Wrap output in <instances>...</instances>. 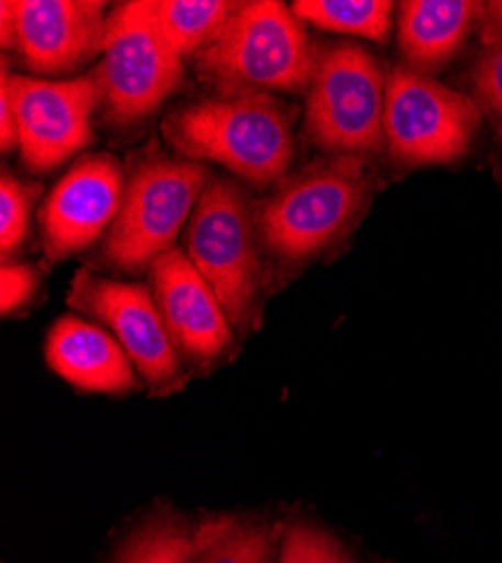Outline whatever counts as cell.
<instances>
[{"label":"cell","mask_w":502,"mask_h":563,"mask_svg":"<svg viewBox=\"0 0 502 563\" xmlns=\"http://www.w3.org/2000/svg\"><path fill=\"white\" fill-rule=\"evenodd\" d=\"M163 129L178 154L214 161L255 185L280 180L293 158L291 115L266 92H235L182 107Z\"/></svg>","instance_id":"6da1fadb"},{"label":"cell","mask_w":502,"mask_h":563,"mask_svg":"<svg viewBox=\"0 0 502 563\" xmlns=\"http://www.w3.org/2000/svg\"><path fill=\"white\" fill-rule=\"evenodd\" d=\"M199 68L225 90L298 92L309 86L315 57L293 10L276 0L239 3L221 34L199 55Z\"/></svg>","instance_id":"7a4b0ae2"},{"label":"cell","mask_w":502,"mask_h":563,"mask_svg":"<svg viewBox=\"0 0 502 563\" xmlns=\"http://www.w3.org/2000/svg\"><path fill=\"white\" fill-rule=\"evenodd\" d=\"M208 185L205 167L145 154L124 183L120 212L107 234L102 257L122 271L145 268L171 251Z\"/></svg>","instance_id":"3957f363"},{"label":"cell","mask_w":502,"mask_h":563,"mask_svg":"<svg viewBox=\"0 0 502 563\" xmlns=\"http://www.w3.org/2000/svg\"><path fill=\"white\" fill-rule=\"evenodd\" d=\"M362 169L345 156L287 180L255 214L266 246L282 260L302 262L338 240L368 197L370 180Z\"/></svg>","instance_id":"277c9868"},{"label":"cell","mask_w":502,"mask_h":563,"mask_svg":"<svg viewBox=\"0 0 502 563\" xmlns=\"http://www.w3.org/2000/svg\"><path fill=\"white\" fill-rule=\"evenodd\" d=\"M188 257L208 279L227 320L248 330L259 296V255L248 201L231 180L214 178L188 221Z\"/></svg>","instance_id":"5b68a950"},{"label":"cell","mask_w":502,"mask_h":563,"mask_svg":"<svg viewBox=\"0 0 502 563\" xmlns=\"http://www.w3.org/2000/svg\"><path fill=\"white\" fill-rule=\"evenodd\" d=\"M383 115L386 79L368 51L336 43L315 57L306 100V131L315 145L349 156L379 152Z\"/></svg>","instance_id":"8992f818"},{"label":"cell","mask_w":502,"mask_h":563,"mask_svg":"<svg viewBox=\"0 0 502 563\" xmlns=\"http://www.w3.org/2000/svg\"><path fill=\"white\" fill-rule=\"evenodd\" d=\"M96 75L102 109L120 126L149 118L180 84L182 57L156 27L147 0L120 3L111 12Z\"/></svg>","instance_id":"52a82bcc"},{"label":"cell","mask_w":502,"mask_h":563,"mask_svg":"<svg viewBox=\"0 0 502 563\" xmlns=\"http://www.w3.org/2000/svg\"><path fill=\"white\" fill-rule=\"evenodd\" d=\"M476 126L478 109L462 92L403 68L386 79L383 131L392 158L401 165L458 161Z\"/></svg>","instance_id":"ba28073f"},{"label":"cell","mask_w":502,"mask_h":563,"mask_svg":"<svg viewBox=\"0 0 502 563\" xmlns=\"http://www.w3.org/2000/svg\"><path fill=\"white\" fill-rule=\"evenodd\" d=\"M68 305L113 332L154 395H167L186 382L180 354L171 343L154 294L145 285L109 279L81 268L72 279Z\"/></svg>","instance_id":"9c48e42d"},{"label":"cell","mask_w":502,"mask_h":563,"mask_svg":"<svg viewBox=\"0 0 502 563\" xmlns=\"http://www.w3.org/2000/svg\"><path fill=\"white\" fill-rule=\"evenodd\" d=\"M16 113L19 152L27 169L51 172L93 140V113L102 107L98 75L32 79L3 70L0 81Z\"/></svg>","instance_id":"30bf717a"},{"label":"cell","mask_w":502,"mask_h":563,"mask_svg":"<svg viewBox=\"0 0 502 563\" xmlns=\"http://www.w3.org/2000/svg\"><path fill=\"white\" fill-rule=\"evenodd\" d=\"M96 0H14L0 5L3 45L38 75H64L104 53L107 16Z\"/></svg>","instance_id":"8fae6325"},{"label":"cell","mask_w":502,"mask_h":563,"mask_svg":"<svg viewBox=\"0 0 502 563\" xmlns=\"http://www.w3.org/2000/svg\"><path fill=\"white\" fill-rule=\"evenodd\" d=\"M124 195L120 163L113 156H83L55 185L41 206V242L48 260H66L93 244L113 225Z\"/></svg>","instance_id":"7c38bea8"},{"label":"cell","mask_w":502,"mask_h":563,"mask_svg":"<svg viewBox=\"0 0 502 563\" xmlns=\"http://www.w3.org/2000/svg\"><path fill=\"white\" fill-rule=\"evenodd\" d=\"M154 298L180 356L212 365L233 350V327L188 253L167 251L152 264Z\"/></svg>","instance_id":"4fadbf2b"},{"label":"cell","mask_w":502,"mask_h":563,"mask_svg":"<svg viewBox=\"0 0 502 563\" xmlns=\"http://www.w3.org/2000/svg\"><path fill=\"white\" fill-rule=\"evenodd\" d=\"M45 358L59 377L86 393L122 395L141 386L118 339L77 316H64L55 322L45 341Z\"/></svg>","instance_id":"5bb4252c"},{"label":"cell","mask_w":502,"mask_h":563,"mask_svg":"<svg viewBox=\"0 0 502 563\" xmlns=\"http://www.w3.org/2000/svg\"><path fill=\"white\" fill-rule=\"evenodd\" d=\"M480 8L469 0H408L399 19L405 62L422 73L444 66L462 45Z\"/></svg>","instance_id":"9a60e30c"},{"label":"cell","mask_w":502,"mask_h":563,"mask_svg":"<svg viewBox=\"0 0 502 563\" xmlns=\"http://www.w3.org/2000/svg\"><path fill=\"white\" fill-rule=\"evenodd\" d=\"M165 41L180 55H201L221 34L239 3L225 0H147Z\"/></svg>","instance_id":"2e32d148"},{"label":"cell","mask_w":502,"mask_h":563,"mask_svg":"<svg viewBox=\"0 0 502 563\" xmlns=\"http://www.w3.org/2000/svg\"><path fill=\"white\" fill-rule=\"evenodd\" d=\"M272 528L216 516L194 528V563H272Z\"/></svg>","instance_id":"e0dca14e"},{"label":"cell","mask_w":502,"mask_h":563,"mask_svg":"<svg viewBox=\"0 0 502 563\" xmlns=\"http://www.w3.org/2000/svg\"><path fill=\"white\" fill-rule=\"evenodd\" d=\"M113 563H194V528L171 511L154 514L124 539Z\"/></svg>","instance_id":"ac0fdd59"},{"label":"cell","mask_w":502,"mask_h":563,"mask_svg":"<svg viewBox=\"0 0 502 563\" xmlns=\"http://www.w3.org/2000/svg\"><path fill=\"white\" fill-rule=\"evenodd\" d=\"M293 14L321 30L356 34L383 43L390 34L392 3L388 0H298Z\"/></svg>","instance_id":"d6986e66"},{"label":"cell","mask_w":502,"mask_h":563,"mask_svg":"<svg viewBox=\"0 0 502 563\" xmlns=\"http://www.w3.org/2000/svg\"><path fill=\"white\" fill-rule=\"evenodd\" d=\"M36 192L34 185H23L12 172H3V180H0V251L5 260L10 253H16L27 238L30 210Z\"/></svg>","instance_id":"ffe728a7"},{"label":"cell","mask_w":502,"mask_h":563,"mask_svg":"<svg viewBox=\"0 0 502 563\" xmlns=\"http://www.w3.org/2000/svg\"><path fill=\"white\" fill-rule=\"evenodd\" d=\"M278 563H354L349 552L327 532L309 523L289 526Z\"/></svg>","instance_id":"44dd1931"},{"label":"cell","mask_w":502,"mask_h":563,"mask_svg":"<svg viewBox=\"0 0 502 563\" xmlns=\"http://www.w3.org/2000/svg\"><path fill=\"white\" fill-rule=\"evenodd\" d=\"M36 282L38 273L34 266L3 262V271H0V311L10 316L30 302Z\"/></svg>","instance_id":"7402d4cb"},{"label":"cell","mask_w":502,"mask_h":563,"mask_svg":"<svg viewBox=\"0 0 502 563\" xmlns=\"http://www.w3.org/2000/svg\"><path fill=\"white\" fill-rule=\"evenodd\" d=\"M473 84L482 102L502 118V41L491 43L480 57L473 73Z\"/></svg>","instance_id":"603a6c76"},{"label":"cell","mask_w":502,"mask_h":563,"mask_svg":"<svg viewBox=\"0 0 502 563\" xmlns=\"http://www.w3.org/2000/svg\"><path fill=\"white\" fill-rule=\"evenodd\" d=\"M0 143H3V152H12L14 147H19L16 113L3 88H0Z\"/></svg>","instance_id":"cb8c5ba5"},{"label":"cell","mask_w":502,"mask_h":563,"mask_svg":"<svg viewBox=\"0 0 502 563\" xmlns=\"http://www.w3.org/2000/svg\"><path fill=\"white\" fill-rule=\"evenodd\" d=\"M484 38L489 45L502 41V0L484 5Z\"/></svg>","instance_id":"d4e9b609"}]
</instances>
